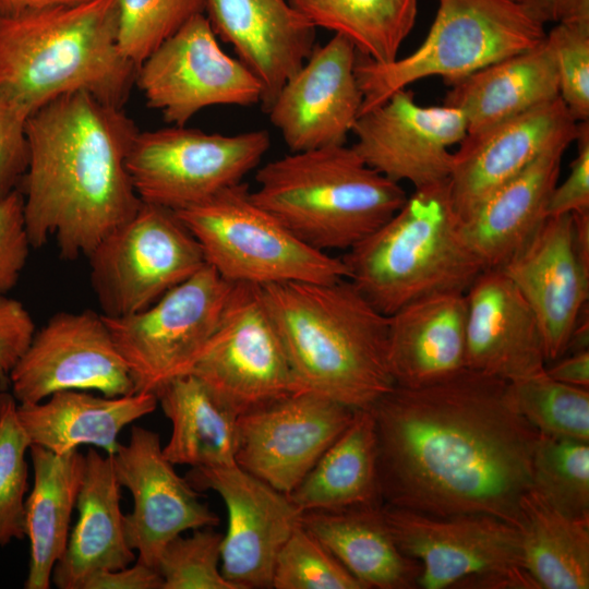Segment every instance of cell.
Wrapping results in <instances>:
<instances>
[{
  "label": "cell",
  "instance_id": "cell-1",
  "mask_svg": "<svg viewBox=\"0 0 589 589\" xmlns=\"http://www.w3.org/2000/svg\"><path fill=\"white\" fill-rule=\"evenodd\" d=\"M370 410L384 504L518 526L540 433L516 409L508 382L465 369L426 386L395 385Z\"/></svg>",
  "mask_w": 589,
  "mask_h": 589
},
{
  "label": "cell",
  "instance_id": "cell-2",
  "mask_svg": "<svg viewBox=\"0 0 589 589\" xmlns=\"http://www.w3.org/2000/svg\"><path fill=\"white\" fill-rule=\"evenodd\" d=\"M139 130L117 107L86 92L63 95L26 122L29 161L21 181L33 249L49 239L61 259L88 256L141 205L127 159Z\"/></svg>",
  "mask_w": 589,
  "mask_h": 589
},
{
  "label": "cell",
  "instance_id": "cell-3",
  "mask_svg": "<svg viewBox=\"0 0 589 589\" xmlns=\"http://www.w3.org/2000/svg\"><path fill=\"white\" fill-rule=\"evenodd\" d=\"M301 390L370 409L395 387L388 316L348 279L260 287Z\"/></svg>",
  "mask_w": 589,
  "mask_h": 589
},
{
  "label": "cell",
  "instance_id": "cell-4",
  "mask_svg": "<svg viewBox=\"0 0 589 589\" xmlns=\"http://www.w3.org/2000/svg\"><path fill=\"white\" fill-rule=\"evenodd\" d=\"M117 22V0L0 16V94L28 116L75 92L122 107L136 67L119 49Z\"/></svg>",
  "mask_w": 589,
  "mask_h": 589
},
{
  "label": "cell",
  "instance_id": "cell-5",
  "mask_svg": "<svg viewBox=\"0 0 589 589\" xmlns=\"http://www.w3.org/2000/svg\"><path fill=\"white\" fill-rule=\"evenodd\" d=\"M255 203L308 247L348 251L384 225L406 191L350 146L289 153L260 167Z\"/></svg>",
  "mask_w": 589,
  "mask_h": 589
},
{
  "label": "cell",
  "instance_id": "cell-6",
  "mask_svg": "<svg viewBox=\"0 0 589 589\" xmlns=\"http://www.w3.org/2000/svg\"><path fill=\"white\" fill-rule=\"evenodd\" d=\"M341 260L347 278L386 316L426 296L466 292L484 269L465 237L448 179L414 188L384 225Z\"/></svg>",
  "mask_w": 589,
  "mask_h": 589
},
{
  "label": "cell",
  "instance_id": "cell-7",
  "mask_svg": "<svg viewBox=\"0 0 589 589\" xmlns=\"http://www.w3.org/2000/svg\"><path fill=\"white\" fill-rule=\"evenodd\" d=\"M545 35L544 24L517 0H437L430 31L414 51L385 64L358 58L360 115L419 80L441 76L450 85L537 46Z\"/></svg>",
  "mask_w": 589,
  "mask_h": 589
},
{
  "label": "cell",
  "instance_id": "cell-8",
  "mask_svg": "<svg viewBox=\"0 0 589 589\" xmlns=\"http://www.w3.org/2000/svg\"><path fill=\"white\" fill-rule=\"evenodd\" d=\"M176 213L200 243L206 264L231 284L262 287L348 277L341 257L301 242L254 202L247 183Z\"/></svg>",
  "mask_w": 589,
  "mask_h": 589
},
{
  "label": "cell",
  "instance_id": "cell-9",
  "mask_svg": "<svg viewBox=\"0 0 589 589\" xmlns=\"http://www.w3.org/2000/svg\"><path fill=\"white\" fill-rule=\"evenodd\" d=\"M404 554L419 562L418 588L538 589L516 526L489 515L434 516L384 504Z\"/></svg>",
  "mask_w": 589,
  "mask_h": 589
},
{
  "label": "cell",
  "instance_id": "cell-10",
  "mask_svg": "<svg viewBox=\"0 0 589 589\" xmlns=\"http://www.w3.org/2000/svg\"><path fill=\"white\" fill-rule=\"evenodd\" d=\"M269 147L265 130L221 134L172 125L139 131L127 168L141 202L179 212L242 182Z\"/></svg>",
  "mask_w": 589,
  "mask_h": 589
},
{
  "label": "cell",
  "instance_id": "cell-11",
  "mask_svg": "<svg viewBox=\"0 0 589 589\" xmlns=\"http://www.w3.org/2000/svg\"><path fill=\"white\" fill-rule=\"evenodd\" d=\"M87 259L92 289L106 317L146 309L206 265L178 214L143 202Z\"/></svg>",
  "mask_w": 589,
  "mask_h": 589
},
{
  "label": "cell",
  "instance_id": "cell-12",
  "mask_svg": "<svg viewBox=\"0 0 589 589\" xmlns=\"http://www.w3.org/2000/svg\"><path fill=\"white\" fill-rule=\"evenodd\" d=\"M232 287L206 264L146 309L104 316L136 392L156 394L191 373L220 324Z\"/></svg>",
  "mask_w": 589,
  "mask_h": 589
},
{
  "label": "cell",
  "instance_id": "cell-13",
  "mask_svg": "<svg viewBox=\"0 0 589 589\" xmlns=\"http://www.w3.org/2000/svg\"><path fill=\"white\" fill-rule=\"evenodd\" d=\"M146 105L172 125H187L212 106L262 103L263 86L237 58L227 55L205 13L191 17L136 69Z\"/></svg>",
  "mask_w": 589,
  "mask_h": 589
},
{
  "label": "cell",
  "instance_id": "cell-14",
  "mask_svg": "<svg viewBox=\"0 0 589 589\" xmlns=\"http://www.w3.org/2000/svg\"><path fill=\"white\" fill-rule=\"evenodd\" d=\"M191 373L238 416L301 390L259 286L233 284Z\"/></svg>",
  "mask_w": 589,
  "mask_h": 589
},
{
  "label": "cell",
  "instance_id": "cell-15",
  "mask_svg": "<svg viewBox=\"0 0 589 589\" xmlns=\"http://www.w3.org/2000/svg\"><path fill=\"white\" fill-rule=\"evenodd\" d=\"M19 404L65 389L107 397L136 393L104 315L91 310L55 313L34 336L9 375Z\"/></svg>",
  "mask_w": 589,
  "mask_h": 589
},
{
  "label": "cell",
  "instance_id": "cell-16",
  "mask_svg": "<svg viewBox=\"0 0 589 589\" xmlns=\"http://www.w3.org/2000/svg\"><path fill=\"white\" fill-rule=\"evenodd\" d=\"M354 414L342 404L299 390L238 418L236 464L289 494Z\"/></svg>",
  "mask_w": 589,
  "mask_h": 589
},
{
  "label": "cell",
  "instance_id": "cell-17",
  "mask_svg": "<svg viewBox=\"0 0 589 589\" xmlns=\"http://www.w3.org/2000/svg\"><path fill=\"white\" fill-rule=\"evenodd\" d=\"M187 480L197 491L212 490L228 516L220 569L237 589L272 588L277 555L303 512L284 493L237 464L191 468Z\"/></svg>",
  "mask_w": 589,
  "mask_h": 589
},
{
  "label": "cell",
  "instance_id": "cell-18",
  "mask_svg": "<svg viewBox=\"0 0 589 589\" xmlns=\"http://www.w3.org/2000/svg\"><path fill=\"white\" fill-rule=\"evenodd\" d=\"M351 133L361 159L386 178L420 188L448 179L453 152L467 135L456 108L419 105L411 91H397L362 112Z\"/></svg>",
  "mask_w": 589,
  "mask_h": 589
},
{
  "label": "cell",
  "instance_id": "cell-19",
  "mask_svg": "<svg viewBox=\"0 0 589 589\" xmlns=\"http://www.w3.org/2000/svg\"><path fill=\"white\" fill-rule=\"evenodd\" d=\"M111 456L120 485L133 498L132 512L124 515V530L139 562L156 568L172 539L219 524V517L201 501L200 491L165 457L156 432L132 426L129 442L120 443Z\"/></svg>",
  "mask_w": 589,
  "mask_h": 589
},
{
  "label": "cell",
  "instance_id": "cell-20",
  "mask_svg": "<svg viewBox=\"0 0 589 589\" xmlns=\"http://www.w3.org/2000/svg\"><path fill=\"white\" fill-rule=\"evenodd\" d=\"M358 51L345 36L315 47L265 109L291 153L344 145L361 112Z\"/></svg>",
  "mask_w": 589,
  "mask_h": 589
},
{
  "label": "cell",
  "instance_id": "cell-21",
  "mask_svg": "<svg viewBox=\"0 0 589 589\" xmlns=\"http://www.w3.org/2000/svg\"><path fill=\"white\" fill-rule=\"evenodd\" d=\"M579 129L561 97L483 132L466 135L453 153L448 177L452 201L466 219L492 192L543 152L575 142Z\"/></svg>",
  "mask_w": 589,
  "mask_h": 589
},
{
  "label": "cell",
  "instance_id": "cell-22",
  "mask_svg": "<svg viewBox=\"0 0 589 589\" xmlns=\"http://www.w3.org/2000/svg\"><path fill=\"white\" fill-rule=\"evenodd\" d=\"M500 269L538 320L546 364L564 356L589 294V269L575 251L572 215L546 217Z\"/></svg>",
  "mask_w": 589,
  "mask_h": 589
},
{
  "label": "cell",
  "instance_id": "cell-23",
  "mask_svg": "<svg viewBox=\"0 0 589 589\" xmlns=\"http://www.w3.org/2000/svg\"><path fill=\"white\" fill-rule=\"evenodd\" d=\"M466 368L513 382L545 369L538 320L500 268H485L466 291Z\"/></svg>",
  "mask_w": 589,
  "mask_h": 589
},
{
  "label": "cell",
  "instance_id": "cell-24",
  "mask_svg": "<svg viewBox=\"0 0 589 589\" xmlns=\"http://www.w3.org/2000/svg\"><path fill=\"white\" fill-rule=\"evenodd\" d=\"M205 15L261 82L264 110L315 48L316 27L289 0H205Z\"/></svg>",
  "mask_w": 589,
  "mask_h": 589
},
{
  "label": "cell",
  "instance_id": "cell-25",
  "mask_svg": "<svg viewBox=\"0 0 589 589\" xmlns=\"http://www.w3.org/2000/svg\"><path fill=\"white\" fill-rule=\"evenodd\" d=\"M466 292L417 299L388 316L387 359L395 385L421 387L466 368Z\"/></svg>",
  "mask_w": 589,
  "mask_h": 589
},
{
  "label": "cell",
  "instance_id": "cell-26",
  "mask_svg": "<svg viewBox=\"0 0 589 589\" xmlns=\"http://www.w3.org/2000/svg\"><path fill=\"white\" fill-rule=\"evenodd\" d=\"M121 489L112 456L88 448L76 501L77 520L52 572L56 587L84 589L95 574L134 562L135 552L125 538Z\"/></svg>",
  "mask_w": 589,
  "mask_h": 589
},
{
  "label": "cell",
  "instance_id": "cell-27",
  "mask_svg": "<svg viewBox=\"0 0 589 589\" xmlns=\"http://www.w3.org/2000/svg\"><path fill=\"white\" fill-rule=\"evenodd\" d=\"M570 144L561 142L543 152L462 220L465 237L484 269L503 266L546 218V205Z\"/></svg>",
  "mask_w": 589,
  "mask_h": 589
},
{
  "label": "cell",
  "instance_id": "cell-28",
  "mask_svg": "<svg viewBox=\"0 0 589 589\" xmlns=\"http://www.w3.org/2000/svg\"><path fill=\"white\" fill-rule=\"evenodd\" d=\"M154 393L96 396L89 390L65 389L33 404H17L19 420L31 445L56 454L88 445L113 455L120 432L130 423L155 411Z\"/></svg>",
  "mask_w": 589,
  "mask_h": 589
},
{
  "label": "cell",
  "instance_id": "cell-29",
  "mask_svg": "<svg viewBox=\"0 0 589 589\" xmlns=\"http://www.w3.org/2000/svg\"><path fill=\"white\" fill-rule=\"evenodd\" d=\"M445 106L465 117L467 135L478 134L560 97L555 58L546 38L454 83Z\"/></svg>",
  "mask_w": 589,
  "mask_h": 589
},
{
  "label": "cell",
  "instance_id": "cell-30",
  "mask_svg": "<svg viewBox=\"0 0 589 589\" xmlns=\"http://www.w3.org/2000/svg\"><path fill=\"white\" fill-rule=\"evenodd\" d=\"M382 507L303 512L301 525L364 589L418 588L420 564L398 548Z\"/></svg>",
  "mask_w": 589,
  "mask_h": 589
},
{
  "label": "cell",
  "instance_id": "cell-31",
  "mask_svg": "<svg viewBox=\"0 0 589 589\" xmlns=\"http://www.w3.org/2000/svg\"><path fill=\"white\" fill-rule=\"evenodd\" d=\"M29 454L34 478L25 501L29 561L24 588L48 589L55 565L67 548L85 454L79 449L56 454L34 444Z\"/></svg>",
  "mask_w": 589,
  "mask_h": 589
},
{
  "label": "cell",
  "instance_id": "cell-32",
  "mask_svg": "<svg viewBox=\"0 0 589 589\" xmlns=\"http://www.w3.org/2000/svg\"><path fill=\"white\" fill-rule=\"evenodd\" d=\"M288 495L302 512L384 505L377 435L370 409L354 410L349 425Z\"/></svg>",
  "mask_w": 589,
  "mask_h": 589
},
{
  "label": "cell",
  "instance_id": "cell-33",
  "mask_svg": "<svg viewBox=\"0 0 589 589\" xmlns=\"http://www.w3.org/2000/svg\"><path fill=\"white\" fill-rule=\"evenodd\" d=\"M171 435L163 453L172 465L213 468L236 465L239 416L192 373L156 392Z\"/></svg>",
  "mask_w": 589,
  "mask_h": 589
},
{
  "label": "cell",
  "instance_id": "cell-34",
  "mask_svg": "<svg viewBox=\"0 0 589 589\" xmlns=\"http://www.w3.org/2000/svg\"><path fill=\"white\" fill-rule=\"evenodd\" d=\"M517 528L524 567L538 589L589 588V518L562 513L530 488Z\"/></svg>",
  "mask_w": 589,
  "mask_h": 589
},
{
  "label": "cell",
  "instance_id": "cell-35",
  "mask_svg": "<svg viewBox=\"0 0 589 589\" xmlns=\"http://www.w3.org/2000/svg\"><path fill=\"white\" fill-rule=\"evenodd\" d=\"M314 27L348 38L358 53L385 64L398 58L418 14V0H289Z\"/></svg>",
  "mask_w": 589,
  "mask_h": 589
},
{
  "label": "cell",
  "instance_id": "cell-36",
  "mask_svg": "<svg viewBox=\"0 0 589 589\" xmlns=\"http://www.w3.org/2000/svg\"><path fill=\"white\" fill-rule=\"evenodd\" d=\"M518 412L540 433L589 443V389L562 383L546 370L508 382Z\"/></svg>",
  "mask_w": 589,
  "mask_h": 589
},
{
  "label": "cell",
  "instance_id": "cell-37",
  "mask_svg": "<svg viewBox=\"0 0 589 589\" xmlns=\"http://www.w3.org/2000/svg\"><path fill=\"white\" fill-rule=\"evenodd\" d=\"M531 489L562 513L589 518V443L540 434Z\"/></svg>",
  "mask_w": 589,
  "mask_h": 589
},
{
  "label": "cell",
  "instance_id": "cell-38",
  "mask_svg": "<svg viewBox=\"0 0 589 589\" xmlns=\"http://www.w3.org/2000/svg\"><path fill=\"white\" fill-rule=\"evenodd\" d=\"M29 447L19 420L17 401L11 393L0 390V548L26 538Z\"/></svg>",
  "mask_w": 589,
  "mask_h": 589
},
{
  "label": "cell",
  "instance_id": "cell-39",
  "mask_svg": "<svg viewBox=\"0 0 589 589\" xmlns=\"http://www.w3.org/2000/svg\"><path fill=\"white\" fill-rule=\"evenodd\" d=\"M117 39L136 69L191 17L205 13V0H117Z\"/></svg>",
  "mask_w": 589,
  "mask_h": 589
},
{
  "label": "cell",
  "instance_id": "cell-40",
  "mask_svg": "<svg viewBox=\"0 0 589 589\" xmlns=\"http://www.w3.org/2000/svg\"><path fill=\"white\" fill-rule=\"evenodd\" d=\"M275 589H364L301 524L280 549L273 573Z\"/></svg>",
  "mask_w": 589,
  "mask_h": 589
},
{
  "label": "cell",
  "instance_id": "cell-41",
  "mask_svg": "<svg viewBox=\"0 0 589 589\" xmlns=\"http://www.w3.org/2000/svg\"><path fill=\"white\" fill-rule=\"evenodd\" d=\"M221 542L223 533L213 527L172 539L156 566L163 589H237L220 569Z\"/></svg>",
  "mask_w": 589,
  "mask_h": 589
},
{
  "label": "cell",
  "instance_id": "cell-42",
  "mask_svg": "<svg viewBox=\"0 0 589 589\" xmlns=\"http://www.w3.org/2000/svg\"><path fill=\"white\" fill-rule=\"evenodd\" d=\"M545 38L555 58L561 99L577 122L589 121V23H557Z\"/></svg>",
  "mask_w": 589,
  "mask_h": 589
},
{
  "label": "cell",
  "instance_id": "cell-43",
  "mask_svg": "<svg viewBox=\"0 0 589 589\" xmlns=\"http://www.w3.org/2000/svg\"><path fill=\"white\" fill-rule=\"evenodd\" d=\"M31 249L24 197L16 189L0 199V294H8L16 286Z\"/></svg>",
  "mask_w": 589,
  "mask_h": 589
},
{
  "label": "cell",
  "instance_id": "cell-44",
  "mask_svg": "<svg viewBox=\"0 0 589 589\" xmlns=\"http://www.w3.org/2000/svg\"><path fill=\"white\" fill-rule=\"evenodd\" d=\"M28 115L0 94V199L20 189L29 161Z\"/></svg>",
  "mask_w": 589,
  "mask_h": 589
},
{
  "label": "cell",
  "instance_id": "cell-45",
  "mask_svg": "<svg viewBox=\"0 0 589 589\" xmlns=\"http://www.w3.org/2000/svg\"><path fill=\"white\" fill-rule=\"evenodd\" d=\"M577 156L570 164L567 178L555 185L548 205L546 217L589 211V123L579 122Z\"/></svg>",
  "mask_w": 589,
  "mask_h": 589
},
{
  "label": "cell",
  "instance_id": "cell-46",
  "mask_svg": "<svg viewBox=\"0 0 589 589\" xmlns=\"http://www.w3.org/2000/svg\"><path fill=\"white\" fill-rule=\"evenodd\" d=\"M35 323L22 302L0 294V390L9 387V375L29 345Z\"/></svg>",
  "mask_w": 589,
  "mask_h": 589
},
{
  "label": "cell",
  "instance_id": "cell-47",
  "mask_svg": "<svg viewBox=\"0 0 589 589\" xmlns=\"http://www.w3.org/2000/svg\"><path fill=\"white\" fill-rule=\"evenodd\" d=\"M84 589H163L158 570L136 561L135 565L95 574Z\"/></svg>",
  "mask_w": 589,
  "mask_h": 589
},
{
  "label": "cell",
  "instance_id": "cell-48",
  "mask_svg": "<svg viewBox=\"0 0 589 589\" xmlns=\"http://www.w3.org/2000/svg\"><path fill=\"white\" fill-rule=\"evenodd\" d=\"M539 22L589 23V0H517Z\"/></svg>",
  "mask_w": 589,
  "mask_h": 589
},
{
  "label": "cell",
  "instance_id": "cell-49",
  "mask_svg": "<svg viewBox=\"0 0 589 589\" xmlns=\"http://www.w3.org/2000/svg\"><path fill=\"white\" fill-rule=\"evenodd\" d=\"M552 365H546L548 374L562 383L589 389V350L566 353Z\"/></svg>",
  "mask_w": 589,
  "mask_h": 589
},
{
  "label": "cell",
  "instance_id": "cell-50",
  "mask_svg": "<svg viewBox=\"0 0 589 589\" xmlns=\"http://www.w3.org/2000/svg\"><path fill=\"white\" fill-rule=\"evenodd\" d=\"M570 215L575 251L582 265L589 269V211Z\"/></svg>",
  "mask_w": 589,
  "mask_h": 589
},
{
  "label": "cell",
  "instance_id": "cell-51",
  "mask_svg": "<svg viewBox=\"0 0 589 589\" xmlns=\"http://www.w3.org/2000/svg\"><path fill=\"white\" fill-rule=\"evenodd\" d=\"M82 1L86 0H0V16H13L32 10Z\"/></svg>",
  "mask_w": 589,
  "mask_h": 589
}]
</instances>
